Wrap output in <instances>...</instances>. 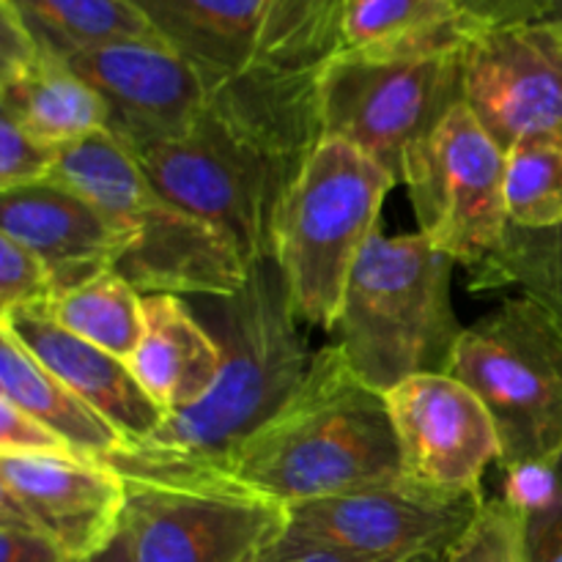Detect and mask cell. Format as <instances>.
Instances as JSON below:
<instances>
[{"label": "cell", "mask_w": 562, "mask_h": 562, "mask_svg": "<svg viewBox=\"0 0 562 562\" xmlns=\"http://www.w3.org/2000/svg\"><path fill=\"white\" fill-rule=\"evenodd\" d=\"M322 137L318 69L258 60L209 91L184 135L124 151L168 201L228 231L252 267L272 258L274 214Z\"/></svg>", "instance_id": "6da1fadb"}, {"label": "cell", "mask_w": 562, "mask_h": 562, "mask_svg": "<svg viewBox=\"0 0 562 562\" xmlns=\"http://www.w3.org/2000/svg\"><path fill=\"white\" fill-rule=\"evenodd\" d=\"M225 467L285 508L404 475L387 393L362 382L335 344Z\"/></svg>", "instance_id": "7a4b0ae2"}, {"label": "cell", "mask_w": 562, "mask_h": 562, "mask_svg": "<svg viewBox=\"0 0 562 562\" xmlns=\"http://www.w3.org/2000/svg\"><path fill=\"white\" fill-rule=\"evenodd\" d=\"M214 300L212 335L223 349L217 384L195 406L170 415L148 445L225 467L296 393L313 357L300 338V318L274 258L252 263L245 289Z\"/></svg>", "instance_id": "3957f363"}, {"label": "cell", "mask_w": 562, "mask_h": 562, "mask_svg": "<svg viewBox=\"0 0 562 562\" xmlns=\"http://www.w3.org/2000/svg\"><path fill=\"white\" fill-rule=\"evenodd\" d=\"M49 179L80 192L124 231L126 250L113 272L143 296H231L245 289L250 263L234 236L168 201L110 132L64 148Z\"/></svg>", "instance_id": "277c9868"}, {"label": "cell", "mask_w": 562, "mask_h": 562, "mask_svg": "<svg viewBox=\"0 0 562 562\" xmlns=\"http://www.w3.org/2000/svg\"><path fill=\"white\" fill-rule=\"evenodd\" d=\"M126 486L135 562H250L285 527V505L228 467L148 442L102 456Z\"/></svg>", "instance_id": "5b68a950"}, {"label": "cell", "mask_w": 562, "mask_h": 562, "mask_svg": "<svg viewBox=\"0 0 562 562\" xmlns=\"http://www.w3.org/2000/svg\"><path fill=\"white\" fill-rule=\"evenodd\" d=\"M456 261L426 236L373 231L346 285L333 333L357 376L390 393L420 373H445L461 327L450 305Z\"/></svg>", "instance_id": "8992f818"}, {"label": "cell", "mask_w": 562, "mask_h": 562, "mask_svg": "<svg viewBox=\"0 0 562 562\" xmlns=\"http://www.w3.org/2000/svg\"><path fill=\"white\" fill-rule=\"evenodd\" d=\"M395 179L340 137H322L274 214L272 258L300 322L333 333L355 263Z\"/></svg>", "instance_id": "52a82bcc"}, {"label": "cell", "mask_w": 562, "mask_h": 562, "mask_svg": "<svg viewBox=\"0 0 562 562\" xmlns=\"http://www.w3.org/2000/svg\"><path fill=\"white\" fill-rule=\"evenodd\" d=\"M492 415L505 472L562 459V329L527 296L461 329L448 371Z\"/></svg>", "instance_id": "ba28073f"}, {"label": "cell", "mask_w": 562, "mask_h": 562, "mask_svg": "<svg viewBox=\"0 0 562 562\" xmlns=\"http://www.w3.org/2000/svg\"><path fill=\"white\" fill-rule=\"evenodd\" d=\"M461 55H333L318 69L324 137L351 143L404 184L409 154L464 102Z\"/></svg>", "instance_id": "9c48e42d"}, {"label": "cell", "mask_w": 562, "mask_h": 562, "mask_svg": "<svg viewBox=\"0 0 562 562\" xmlns=\"http://www.w3.org/2000/svg\"><path fill=\"white\" fill-rule=\"evenodd\" d=\"M420 234L456 263L477 267L508 231L505 151L464 102L409 154L404 170Z\"/></svg>", "instance_id": "30bf717a"}, {"label": "cell", "mask_w": 562, "mask_h": 562, "mask_svg": "<svg viewBox=\"0 0 562 562\" xmlns=\"http://www.w3.org/2000/svg\"><path fill=\"white\" fill-rule=\"evenodd\" d=\"M486 494H445L404 475L285 508L289 525L376 562H442Z\"/></svg>", "instance_id": "8fae6325"}, {"label": "cell", "mask_w": 562, "mask_h": 562, "mask_svg": "<svg viewBox=\"0 0 562 562\" xmlns=\"http://www.w3.org/2000/svg\"><path fill=\"white\" fill-rule=\"evenodd\" d=\"M464 104L503 151L532 135L562 137V20L483 27L467 42Z\"/></svg>", "instance_id": "7c38bea8"}, {"label": "cell", "mask_w": 562, "mask_h": 562, "mask_svg": "<svg viewBox=\"0 0 562 562\" xmlns=\"http://www.w3.org/2000/svg\"><path fill=\"white\" fill-rule=\"evenodd\" d=\"M124 514V477L99 456H0V521L36 527L66 560L102 552Z\"/></svg>", "instance_id": "4fadbf2b"}, {"label": "cell", "mask_w": 562, "mask_h": 562, "mask_svg": "<svg viewBox=\"0 0 562 562\" xmlns=\"http://www.w3.org/2000/svg\"><path fill=\"white\" fill-rule=\"evenodd\" d=\"M406 481L445 494H477L499 437L475 393L450 373H420L387 393Z\"/></svg>", "instance_id": "5bb4252c"}, {"label": "cell", "mask_w": 562, "mask_h": 562, "mask_svg": "<svg viewBox=\"0 0 562 562\" xmlns=\"http://www.w3.org/2000/svg\"><path fill=\"white\" fill-rule=\"evenodd\" d=\"M66 64L102 97L108 132L126 151L184 135L212 91L165 42L104 44L69 55Z\"/></svg>", "instance_id": "9a60e30c"}, {"label": "cell", "mask_w": 562, "mask_h": 562, "mask_svg": "<svg viewBox=\"0 0 562 562\" xmlns=\"http://www.w3.org/2000/svg\"><path fill=\"white\" fill-rule=\"evenodd\" d=\"M0 228L47 267L58 296L113 272L126 250L124 231L55 179L0 192Z\"/></svg>", "instance_id": "2e32d148"}, {"label": "cell", "mask_w": 562, "mask_h": 562, "mask_svg": "<svg viewBox=\"0 0 562 562\" xmlns=\"http://www.w3.org/2000/svg\"><path fill=\"white\" fill-rule=\"evenodd\" d=\"M0 327L11 329L44 368L113 423L126 442H148L170 417L140 387L124 360L60 327L49 307L5 313Z\"/></svg>", "instance_id": "e0dca14e"}, {"label": "cell", "mask_w": 562, "mask_h": 562, "mask_svg": "<svg viewBox=\"0 0 562 562\" xmlns=\"http://www.w3.org/2000/svg\"><path fill=\"white\" fill-rule=\"evenodd\" d=\"M140 387L168 415L206 398L223 371L217 338L173 294L143 296V338L126 360Z\"/></svg>", "instance_id": "ac0fdd59"}, {"label": "cell", "mask_w": 562, "mask_h": 562, "mask_svg": "<svg viewBox=\"0 0 562 562\" xmlns=\"http://www.w3.org/2000/svg\"><path fill=\"white\" fill-rule=\"evenodd\" d=\"M209 86L258 64L267 0H130Z\"/></svg>", "instance_id": "d6986e66"}, {"label": "cell", "mask_w": 562, "mask_h": 562, "mask_svg": "<svg viewBox=\"0 0 562 562\" xmlns=\"http://www.w3.org/2000/svg\"><path fill=\"white\" fill-rule=\"evenodd\" d=\"M0 115L58 151L108 132L102 97L47 49L16 69L0 71Z\"/></svg>", "instance_id": "ffe728a7"}, {"label": "cell", "mask_w": 562, "mask_h": 562, "mask_svg": "<svg viewBox=\"0 0 562 562\" xmlns=\"http://www.w3.org/2000/svg\"><path fill=\"white\" fill-rule=\"evenodd\" d=\"M477 27L450 0H346L338 53L371 58L459 53Z\"/></svg>", "instance_id": "44dd1931"}, {"label": "cell", "mask_w": 562, "mask_h": 562, "mask_svg": "<svg viewBox=\"0 0 562 562\" xmlns=\"http://www.w3.org/2000/svg\"><path fill=\"white\" fill-rule=\"evenodd\" d=\"M0 398L44 423L77 453L102 459L126 445V437L113 423L104 420L88 401L66 387L5 327H0Z\"/></svg>", "instance_id": "7402d4cb"}, {"label": "cell", "mask_w": 562, "mask_h": 562, "mask_svg": "<svg viewBox=\"0 0 562 562\" xmlns=\"http://www.w3.org/2000/svg\"><path fill=\"white\" fill-rule=\"evenodd\" d=\"M58 58L115 42H162L130 0H3Z\"/></svg>", "instance_id": "603a6c76"}, {"label": "cell", "mask_w": 562, "mask_h": 562, "mask_svg": "<svg viewBox=\"0 0 562 562\" xmlns=\"http://www.w3.org/2000/svg\"><path fill=\"white\" fill-rule=\"evenodd\" d=\"M470 285L475 291L519 289L562 329V223L552 228L508 225L499 250L470 269Z\"/></svg>", "instance_id": "cb8c5ba5"}, {"label": "cell", "mask_w": 562, "mask_h": 562, "mask_svg": "<svg viewBox=\"0 0 562 562\" xmlns=\"http://www.w3.org/2000/svg\"><path fill=\"white\" fill-rule=\"evenodd\" d=\"M49 313L77 338L124 362L135 355L143 338V294L115 272H104L80 289L55 296Z\"/></svg>", "instance_id": "d4e9b609"}, {"label": "cell", "mask_w": 562, "mask_h": 562, "mask_svg": "<svg viewBox=\"0 0 562 562\" xmlns=\"http://www.w3.org/2000/svg\"><path fill=\"white\" fill-rule=\"evenodd\" d=\"M346 0H267L258 60L283 69H322L340 49Z\"/></svg>", "instance_id": "484cf974"}, {"label": "cell", "mask_w": 562, "mask_h": 562, "mask_svg": "<svg viewBox=\"0 0 562 562\" xmlns=\"http://www.w3.org/2000/svg\"><path fill=\"white\" fill-rule=\"evenodd\" d=\"M505 206L519 228L562 223V137L532 135L505 151Z\"/></svg>", "instance_id": "4316f807"}, {"label": "cell", "mask_w": 562, "mask_h": 562, "mask_svg": "<svg viewBox=\"0 0 562 562\" xmlns=\"http://www.w3.org/2000/svg\"><path fill=\"white\" fill-rule=\"evenodd\" d=\"M505 475V497L525 516L527 562H562V459Z\"/></svg>", "instance_id": "83f0119b"}, {"label": "cell", "mask_w": 562, "mask_h": 562, "mask_svg": "<svg viewBox=\"0 0 562 562\" xmlns=\"http://www.w3.org/2000/svg\"><path fill=\"white\" fill-rule=\"evenodd\" d=\"M442 562H527V530L521 510L508 497H483L475 519Z\"/></svg>", "instance_id": "f1b7e54d"}, {"label": "cell", "mask_w": 562, "mask_h": 562, "mask_svg": "<svg viewBox=\"0 0 562 562\" xmlns=\"http://www.w3.org/2000/svg\"><path fill=\"white\" fill-rule=\"evenodd\" d=\"M58 296L47 267L27 247L0 236V316L49 307Z\"/></svg>", "instance_id": "f546056e"}, {"label": "cell", "mask_w": 562, "mask_h": 562, "mask_svg": "<svg viewBox=\"0 0 562 562\" xmlns=\"http://www.w3.org/2000/svg\"><path fill=\"white\" fill-rule=\"evenodd\" d=\"M60 151L0 115V192L49 179Z\"/></svg>", "instance_id": "4dcf8cb0"}, {"label": "cell", "mask_w": 562, "mask_h": 562, "mask_svg": "<svg viewBox=\"0 0 562 562\" xmlns=\"http://www.w3.org/2000/svg\"><path fill=\"white\" fill-rule=\"evenodd\" d=\"M77 453L66 439L49 431L44 423L0 398V456H47Z\"/></svg>", "instance_id": "1f68e13d"}, {"label": "cell", "mask_w": 562, "mask_h": 562, "mask_svg": "<svg viewBox=\"0 0 562 562\" xmlns=\"http://www.w3.org/2000/svg\"><path fill=\"white\" fill-rule=\"evenodd\" d=\"M252 562H376L360 558V554H351L346 549L335 547V543L322 541V538H313L307 532L294 530V527L285 521L283 530L278 536L269 538L261 549L256 552Z\"/></svg>", "instance_id": "d6a6232c"}, {"label": "cell", "mask_w": 562, "mask_h": 562, "mask_svg": "<svg viewBox=\"0 0 562 562\" xmlns=\"http://www.w3.org/2000/svg\"><path fill=\"white\" fill-rule=\"evenodd\" d=\"M477 27L516 25L552 16V0H450Z\"/></svg>", "instance_id": "836d02e7"}, {"label": "cell", "mask_w": 562, "mask_h": 562, "mask_svg": "<svg viewBox=\"0 0 562 562\" xmlns=\"http://www.w3.org/2000/svg\"><path fill=\"white\" fill-rule=\"evenodd\" d=\"M0 562H66V554L25 521H0Z\"/></svg>", "instance_id": "e575fe53"}, {"label": "cell", "mask_w": 562, "mask_h": 562, "mask_svg": "<svg viewBox=\"0 0 562 562\" xmlns=\"http://www.w3.org/2000/svg\"><path fill=\"white\" fill-rule=\"evenodd\" d=\"M66 562H135V549H132V538L130 532H126V527H121L119 536H115L102 552L91 554V558L66 560Z\"/></svg>", "instance_id": "d590c367"}, {"label": "cell", "mask_w": 562, "mask_h": 562, "mask_svg": "<svg viewBox=\"0 0 562 562\" xmlns=\"http://www.w3.org/2000/svg\"><path fill=\"white\" fill-rule=\"evenodd\" d=\"M552 16L562 20V0H552Z\"/></svg>", "instance_id": "8d00e7d4"}, {"label": "cell", "mask_w": 562, "mask_h": 562, "mask_svg": "<svg viewBox=\"0 0 562 562\" xmlns=\"http://www.w3.org/2000/svg\"><path fill=\"white\" fill-rule=\"evenodd\" d=\"M250 562H252V560H250Z\"/></svg>", "instance_id": "74e56055"}]
</instances>
